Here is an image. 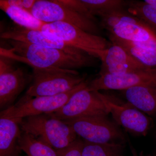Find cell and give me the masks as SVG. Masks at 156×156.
Returning <instances> with one entry per match:
<instances>
[{
    "instance_id": "6da1fadb",
    "label": "cell",
    "mask_w": 156,
    "mask_h": 156,
    "mask_svg": "<svg viewBox=\"0 0 156 156\" xmlns=\"http://www.w3.org/2000/svg\"><path fill=\"white\" fill-rule=\"evenodd\" d=\"M9 50L1 48V56L29 65L32 68L74 70L95 64V58H78L57 49L8 40Z\"/></svg>"
},
{
    "instance_id": "7a4b0ae2",
    "label": "cell",
    "mask_w": 156,
    "mask_h": 156,
    "mask_svg": "<svg viewBox=\"0 0 156 156\" xmlns=\"http://www.w3.org/2000/svg\"><path fill=\"white\" fill-rule=\"evenodd\" d=\"M19 124L21 131L56 150L68 146L78 137L70 126L48 114L26 117Z\"/></svg>"
},
{
    "instance_id": "3957f363",
    "label": "cell",
    "mask_w": 156,
    "mask_h": 156,
    "mask_svg": "<svg viewBox=\"0 0 156 156\" xmlns=\"http://www.w3.org/2000/svg\"><path fill=\"white\" fill-rule=\"evenodd\" d=\"M32 81L25 96H53L68 92L86 81L74 70L33 68Z\"/></svg>"
},
{
    "instance_id": "277c9868",
    "label": "cell",
    "mask_w": 156,
    "mask_h": 156,
    "mask_svg": "<svg viewBox=\"0 0 156 156\" xmlns=\"http://www.w3.org/2000/svg\"><path fill=\"white\" fill-rule=\"evenodd\" d=\"M41 30L49 36L84 50L99 59L104 50L112 44L111 42L103 37L89 33L67 23H45Z\"/></svg>"
},
{
    "instance_id": "5b68a950",
    "label": "cell",
    "mask_w": 156,
    "mask_h": 156,
    "mask_svg": "<svg viewBox=\"0 0 156 156\" xmlns=\"http://www.w3.org/2000/svg\"><path fill=\"white\" fill-rule=\"evenodd\" d=\"M62 121L70 126L77 136L88 142L125 144L126 141L120 126L108 116H94Z\"/></svg>"
},
{
    "instance_id": "8992f818",
    "label": "cell",
    "mask_w": 156,
    "mask_h": 156,
    "mask_svg": "<svg viewBox=\"0 0 156 156\" xmlns=\"http://www.w3.org/2000/svg\"><path fill=\"white\" fill-rule=\"evenodd\" d=\"M89 83L84 81L68 92L53 96H24L15 105L2 111L0 115L16 119L20 122L26 117L54 112L65 105L76 92L86 88Z\"/></svg>"
},
{
    "instance_id": "52a82bcc",
    "label": "cell",
    "mask_w": 156,
    "mask_h": 156,
    "mask_svg": "<svg viewBox=\"0 0 156 156\" xmlns=\"http://www.w3.org/2000/svg\"><path fill=\"white\" fill-rule=\"evenodd\" d=\"M31 13L45 23H67L89 33L100 34V27L95 20L73 11L59 0H37Z\"/></svg>"
},
{
    "instance_id": "ba28073f",
    "label": "cell",
    "mask_w": 156,
    "mask_h": 156,
    "mask_svg": "<svg viewBox=\"0 0 156 156\" xmlns=\"http://www.w3.org/2000/svg\"><path fill=\"white\" fill-rule=\"evenodd\" d=\"M86 88L76 92L61 108L48 114L61 121L94 116H108L109 112L96 91H89Z\"/></svg>"
},
{
    "instance_id": "9c48e42d",
    "label": "cell",
    "mask_w": 156,
    "mask_h": 156,
    "mask_svg": "<svg viewBox=\"0 0 156 156\" xmlns=\"http://www.w3.org/2000/svg\"><path fill=\"white\" fill-rule=\"evenodd\" d=\"M111 114L114 122L126 131L145 136L151 127V119L130 103L119 104L107 95L96 91Z\"/></svg>"
},
{
    "instance_id": "30bf717a",
    "label": "cell",
    "mask_w": 156,
    "mask_h": 156,
    "mask_svg": "<svg viewBox=\"0 0 156 156\" xmlns=\"http://www.w3.org/2000/svg\"><path fill=\"white\" fill-rule=\"evenodd\" d=\"M146 86L156 87V68H148L121 74L99 76L89 83V91L124 90L132 87Z\"/></svg>"
},
{
    "instance_id": "8fae6325",
    "label": "cell",
    "mask_w": 156,
    "mask_h": 156,
    "mask_svg": "<svg viewBox=\"0 0 156 156\" xmlns=\"http://www.w3.org/2000/svg\"><path fill=\"white\" fill-rule=\"evenodd\" d=\"M0 37L1 39L7 41L13 40L61 50L83 59L96 58L84 50L75 48L59 39L49 36L41 30L29 29L19 26L14 27L2 33Z\"/></svg>"
},
{
    "instance_id": "7c38bea8",
    "label": "cell",
    "mask_w": 156,
    "mask_h": 156,
    "mask_svg": "<svg viewBox=\"0 0 156 156\" xmlns=\"http://www.w3.org/2000/svg\"><path fill=\"white\" fill-rule=\"evenodd\" d=\"M0 58V108L2 111L12 106V103L27 85L32 81L20 68H15L6 60Z\"/></svg>"
},
{
    "instance_id": "4fadbf2b",
    "label": "cell",
    "mask_w": 156,
    "mask_h": 156,
    "mask_svg": "<svg viewBox=\"0 0 156 156\" xmlns=\"http://www.w3.org/2000/svg\"><path fill=\"white\" fill-rule=\"evenodd\" d=\"M122 21L104 26L110 35L131 42L156 43V35L147 23L130 13L124 14Z\"/></svg>"
},
{
    "instance_id": "5bb4252c",
    "label": "cell",
    "mask_w": 156,
    "mask_h": 156,
    "mask_svg": "<svg viewBox=\"0 0 156 156\" xmlns=\"http://www.w3.org/2000/svg\"><path fill=\"white\" fill-rule=\"evenodd\" d=\"M99 59L101 66L99 76L121 74L149 68L139 62L121 46L112 43L104 50Z\"/></svg>"
},
{
    "instance_id": "9a60e30c",
    "label": "cell",
    "mask_w": 156,
    "mask_h": 156,
    "mask_svg": "<svg viewBox=\"0 0 156 156\" xmlns=\"http://www.w3.org/2000/svg\"><path fill=\"white\" fill-rule=\"evenodd\" d=\"M21 132L18 120L0 115V156L20 154Z\"/></svg>"
},
{
    "instance_id": "2e32d148",
    "label": "cell",
    "mask_w": 156,
    "mask_h": 156,
    "mask_svg": "<svg viewBox=\"0 0 156 156\" xmlns=\"http://www.w3.org/2000/svg\"><path fill=\"white\" fill-rule=\"evenodd\" d=\"M128 103L150 116H156V87L140 86L124 90Z\"/></svg>"
},
{
    "instance_id": "e0dca14e",
    "label": "cell",
    "mask_w": 156,
    "mask_h": 156,
    "mask_svg": "<svg viewBox=\"0 0 156 156\" xmlns=\"http://www.w3.org/2000/svg\"><path fill=\"white\" fill-rule=\"evenodd\" d=\"M109 37L112 44L121 46L140 63L147 67L156 68V49L139 46L111 35Z\"/></svg>"
},
{
    "instance_id": "ac0fdd59",
    "label": "cell",
    "mask_w": 156,
    "mask_h": 156,
    "mask_svg": "<svg viewBox=\"0 0 156 156\" xmlns=\"http://www.w3.org/2000/svg\"><path fill=\"white\" fill-rule=\"evenodd\" d=\"M0 9L18 26L29 29L41 30L45 23L37 19L30 12L17 7L8 5L0 1Z\"/></svg>"
},
{
    "instance_id": "d6986e66",
    "label": "cell",
    "mask_w": 156,
    "mask_h": 156,
    "mask_svg": "<svg viewBox=\"0 0 156 156\" xmlns=\"http://www.w3.org/2000/svg\"><path fill=\"white\" fill-rule=\"evenodd\" d=\"M19 147L27 156H58L56 150L22 131Z\"/></svg>"
},
{
    "instance_id": "ffe728a7",
    "label": "cell",
    "mask_w": 156,
    "mask_h": 156,
    "mask_svg": "<svg viewBox=\"0 0 156 156\" xmlns=\"http://www.w3.org/2000/svg\"><path fill=\"white\" fill-rule=\"evenodd\" d=\"M125 144H95L83 140L82 156H123Z\"/></svg>"
},
{
    "instance_id": "44dd1931",
    "label": "cell",
    "mask_w": 156,
    "mask_h": 156,
    "mask_svg": "<svg viewBox=\"0 0 156 156\" xmlns=\"http://www.w3.org/2000/svg\"><path fill=\"white\" fill-rule=\"evenodd\" d=\"M127 11L142 20L150 27L156 35V8L142 1H127Z\"/></svg>"
},
{
    "instance_id": "7402d4cb",
    "label": "cell",
    "mask_w": 156,
    "mask_h": 156,
    "mask_svg": "<svg viewBox=\"0 0 156 156\" xmlns=\"http://www.w3.org/2000/svg\"><path fill=\"white\" fill-rule=\"evenodd\" d=\"M92 16H100L111 11L124 9L127 1L122 0H82Z\"/></svg>"
},
{
    "instance_id": "603a6c76",
    "label": "cell",
    "mask_w": 156,
    "mask_h": 156,
    "mask_svg": "<svg viewBox=\"0 0 156 156\" xmlns=\"http://www.w3.org/2000/svg\"><path fill=\"white\" fill-rule=\"evenodd\" d=\"M83 140L77 137L76 139L64 148L56 150L58 156H82Z\"/></svg>"
},
{
    "instance_id": "cb8c5ba5",
    "label": "cell",
    "mask_w": 156,
    "mask_h": 156,
    "mask_svg": "<svg viewBox=\"0 0 156 156\" xmlns=\"http://www.w3.org/2000/svg\"><path fill=\"white\" fill-rule=\"evenodd\" d=\"M59 1L62 4L73 11L85 15L90 19L95 20V17L91 15L82 0H59Z\"/></svg>"
},
{
    "instance_id": "d4e9b609",
    "label": "cell",
    "mask_w": 156,
    "mask_h": 156,
    "mask_svg": "<svg viewBox=\"0 0 156 156\" xmlns=\"http://www.w3.org/2000/svg\"><path fill=\"white\" fill-rule=\"evenodd\" d=\"M2 1L8 5L17 7L31 13L37 0H2Z\"/></svg>"
},
{
    "instance_id": "484cf974",
    "label": "cell",
    "mask_w": 156,
    "mask_h": 156,
    "mask_svg": "<svg viewBox=\"0 0 156 156\" xmlns=\"http://www.w3.org/2000/svg\"><path fill=\"white\" fill-rule=\"evenodd\" d=\"M144 2L156 8V0H145Z\"/></svg>"
},
{
    "instance_id": "4316f807",
    "label": "cell",
    "mask_w": 156,
    "mask_h": 156,
    "mask_svg": "<svg viewBox=\"0 0 156 156\" xmlns=\"http://www.w3.org/2000/svg\"><path fill=\"white\" fill-rule=\"evenodd\" d=\"M132 154H133V156H137V154H136V152L134 151V149H132Z\"/></svg>"
},
{
    "instance_id": "83f0119b",
    "label": "cell",
    "mask_w": 156,
    "mask_h": 156,
    "mask_svg": "<svg viewBox=\"0 0 156 156\" xmlns=\"http://www.w3.org/2000/svg\"><path fill=\"white\" fill-rule=\"evenodd\" d=\"M20 156V154H17L14 155V156Z\"/></svg>"
}]
</instances>
